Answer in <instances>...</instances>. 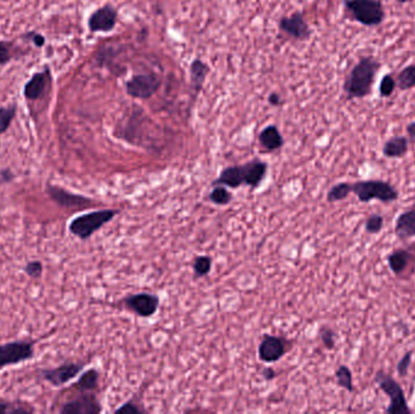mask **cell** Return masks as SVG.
I'll use <instances>...</instances> for the list:
<instances>
[{"instance_id": "cell-4", "label": "cell", "mask_w": 415, "mask_h": 414, "mask_svg": "<svg viewBox=\"0 0 415 414\" xmlns=\"http://www.w3.org/2000/svg\"><path fill=\"white\" fill-rule=\"evenodd\" d=\"M352 192L357 196L358 199L367 203L372 199H379L382 202H394L399 198V192L391 186L390 184L382 180H363L351 185Z\"/></svg>"}, {"instance_id": "cell-9", "label": "cell", "mask_w": 415, "mask_h": 414, "mask_svg": "<svg viewBox=\"0 0 415 414\" xmlns=\"http://www.w3.org/2000/svg\"><path fill=\"white\" fill-rule=\"evenodd\" d=\"M84 366L82 363H75V362H67L63 365L55 367V368L43 369V379L49 381L51 386H61L67 384L68 381L75 379L79 373L83 371Z\"/></svg>"}, {"instance_id": "cell-29", "label": "cell", "mask_w": 415, "mask_h": 414, "mask_svg": "<svg viewBox=\"0 0 415 414\" xmlns=\"http://www.w3.org/2000/svg\"><path fill=\"white\" fill-rule=\"evenodd\" d=\"M209 198H210L212 203L219 204V206H226V204H229L231 202L232 195L225 187L217 186L212 191Z\"/></svg>"}, {"instance_id": "cell-41", "label": "cell", "mask_w": 415, "mask_h": 414, "mask_svg": "<svg viewBox=\"0 0 415 414\" xmlns=\"http://www.w3.org/2000/svg\"><path fill=\"white\" fill-rule=\"evenodd\" d=\"M262 374H264L266 381H272L276 377V372L272 368H266Z\"/></svg>"}, {"instance_id": "cell-20", "label": "cell", "mask_w": 415, "mask_h": 414, "mask_svg": "<svg viewBox=\"0 0 415 414\" xmlns=\"http://www.w3.org/2000/svg\"><path fill=\"white\" fill-rule=\"evenodd\" d=\"M208 73H209V67L207 63L200 58L193 60V63L190 66V78H191L192 89L195 92H200V89L203 87Z\"/></svg>"}, {"instance_id": "cell-27", "label": "cell", "mask_w": 415, "mask_h": 414, "mask_svg": "<svg viewBox=\"0 0 415 414\" xmlns=\"http://www.w3.org/2000/svg\"><path fill=\"white\" fill-rule=\"evenodd\" d=\"M335 376H337V381L339 386L344 388V389L347 390V391H352V373L350 371L349 367H346V366H340V367L337 369Z\"/></svg>"}, {"instance_id": "cell-35", "label": "cell", "mask_w": 415, "mask_h": 414, "mask_svg": "<svg viewBox=\"0 0 415 414\" xmlns=\"http://www.w3.org/2000/svg\"><path fill=\"white\" fill-rule=\"evenodd\" d=\"M13 50L9 43L0 42V66L11 61Z\"/></svg>"}, {"instance_id": "cell-8", "label": "cell", "mask_w": 415, "mask_h": 414, "mask_svg": "<svg viewBox=\"0 0 415 414\" xmlns=\"http://www.w3.org/2000/svg\"><path fill=\"white\" fill-rule=\"evenodd\" d=\"M117 20H118L117 9L113 8L112 5H104L90 15L87 27L92 33H99V32L107 33L116 27Z\"/></svg>"}, {"instance_id": "cell-28", "label": "cell", "mask_w": 415, "mask_h": 414, "mask_svg": "<svg viewBox=\"0 0 415 414\" xmlns=\"http://www.w3.org/2000/svg\"><path fill=\"white\" fill-rule=\"evenodd\" d=\"M397 87V82L392 75H385L379 84V95L380 97H390Z\"/></svg>"}, {"instance_id": "cell-31", "label": "cell", "mask_w": 415, "mask_h": 414, "mask_svg": "<svg viewBox=\"0 0 415 414\" xmlns=\"http://www.w3.org/2000/svg\"><path fill=\"white\" fill-rule=\"evenodd\" d=\"M32 412H33V410L29 408V407L16 406V405H13L10 402L0 400V414L32 413Z\"/></svg>"}, {"instance_id": "cell-17", "label": "cell", "mask_w": 415, "mask_h": 414, "mask_svg": "<svg viewBox=\"0 0 415 414\" xmlns=\"http://www.w3.org/2000/svg\"><path fill=\"white\" fill-rule=\"evenodd\" d=\"M259 141L262 147L267 151H276L281 149L284 144L282 134L279 133V128L276 125L266 127L259 135Z\"/></svg>"}, {"instance_id": "cell-5", "label": "cell", "mask_w": 415, "mask_h": 414, "mask_svg": "<svg viewBox=\"0 0 415 414\" xmlns=\"http://www.w3.org/2000/svg\"><path fill=\"white\" fill-rule=\"evenodd\" d=\"M375 381L378 383L380 389L390 398V406L387 412L389 414H411V410L408 408L407 401L404 398L402 388L394 378L384 372L377 373Z\"/></svg>"}, {"instance_id": "cell-42", "label": "cell", "mask_w": 415, "mask_h": 414, "mask_svg": "<svg viewBox=\"0 0 415 414\" xmlns=\"http://www.w3.org/2000/svg\"><path fill=\"white\" fill-rule=\"evenodd\" d=\"M407 134L411 139H415V122H411L407 125Z\"/></svg>"}, {"instance_id": "cell-26", "label": "cell", "mask_w": 415, "mask_h": 414, "mask_svg": "<svg viewBox=\"0 0 415 414\" xmlns=\"http://www.w3.org/2000/svg\"><path fill=\"white\" fill-rule=\"evenodd\" d=\"M352 192V186L349 183H340L332 187L328 192L327 199L328 202H338L346 198Z\"/></svg>"}, {"instance_id": "cell-10", "label": "cell", "mask_w": 415, "mask_h": 414, "mask_svg": "<svg viewBox=\"0 0 415 414\" xmlns=\"http://www.w3.org/2000/svg\"><path fill=\"white\" fill-rule=\"evenodd\" d=\"M279 29L296 41H306L311 36V29L303 13H294L291 16L282 17L279 21Z\"/></svg>"}, {"instance_id": "cell-19", "label": "cell", "mask_w": 415, "mask_h": 414, "mask_svg": "<svg viewBox=\"0 0 415 414\" xmlns=\"http://www.w3.org/2000/svg\"><path fill=\"white\" fill-rule=\"evenodd\" d=\"M247 168V183L250 187H257L262 184V180L265 178L266 171H267V164L264 161L255 159L245 164Z\"/></svg>"}, {"instance_id": "cell-13", "label": "cell", "mask_w": 415, "mask_h": 414, "mask_svg": "<svg viewBox=\"0 0 415 414\" xmlns=\"http://www.w3.org/2000/svg\"><path fill=\"white\" fill-rule=\"evenodd\" d=\"M101 406L94 395H82L73 401L67 402L60 410L63 414H97Z\"/></svg>"}, {"instance_id": "cell-37", "label": "cell", "mask_w": 415, "mask_h": 414, "mask_svg": "<svg viewBox=\"0 0 415 414\" xmlns=\"http://www.w3.org/2000/svg\"><path fill=\"white\" fill-rule=\"evenodd\" d=\"M117 413H125V414H137L140 413V408H137L133 403H125L124 406H122L121 408L117 410Z\"/></svg>"}, {"instance_id": "cell-25", "label": "cell", "mask_w": 415, "mask_h": 414, "mask_svg": "<svg viewBox=\"0 0 415 414\" xmlns=\"http://www.w3.org/2000/svg\"><path fill=\"white\" fill-rule=\"evenodd\" d=\"M16 116V105L8 107H0V137L8 132L9 127Z\"/></svg>"}, {"instance_id": "cell-43", "label": "cell", "mask_w": 415, "mask_h": 414, "mask_svg": "<svg viewBox=\"0 0 415 414\" xmlns=\"http://www.w3.org/2000/svg\"><path fill=\"white\" fill-rule=\"evenodd\" d=\"M399 4H408V3H413L415 0H396Z\"/></svg>"}, {"instance_id": "cell-16", "label": "cell", "mask_w": 415, "mask_h": 414, "mask_svg": "<svg viewBox=\"0 0 415 414\" xmlns=\"http://www.w3.org/2000/svg\"><path fill=\"white\" fill-rule=\"evenodd\" d=\"M49 82V70L46 68L44 72H38L32 78L25 84L23 95L29 101H37L41 99L45 92L46 85Z\"/></svg>"}, {"instance_id": "cell-6", "label": "cell", "mask_w": 415, "mask_h": 414, "mask_svg": "<svg viewBox=\"0 0 415 414\" xmlns=\"http://www.w3.org/2000/svg\"><path fill=\"white\" fill-rule=\"evenodd\" d=\"M33 343L28 340H17L0 345V368L17 365L33 357Z\"/></svg>"}, {"instance_id": "cell-1", "label": "cell", "mask_w": 415, "mask_h": 414, "mask_svg": "<svg viewBox=\"0 0 415 414\" xmlns=\"http://www.w3.org/2000/svg\"><path fill=\"white\" fill-rule=\"evenodd\" d=\"M380 63L373 56H363L345 79L344 92L347 100L365 99L372 92Z\"/></svg>"}, {"instance_id": "cell-21", "label": "cell", "mask_w": 415, "mask_h": 414, "mask_svg": "<svg viewBox=\"0 0 415 414\" xmlns=\"http://www.w3.org/2000/svg\"><path fill=\"white\" fill-rule=\"evenodd\" d=\"M407 152L408 139L406 137H391L382 147V154L387 158H401Z\"/></svg>"}, {"instance_id": "cell-14", "label": "cell", "mask_w": 415, "mask_h": 414, "mask_svg": "<svg viewBox=\"0 0 415 414\" xmlns=\"http://www.w3.org/2000/svg\"><path fill=\"white\" fill-rule=\"evenodd\" d=\"M286 354L284 340L279 336H265L262 344L259 346V357L260 360L267 363L279 361Z\"/></svg>"}, {"instance_id": "cell-18", "label": "cell", "mask_w": 415, "mask_h": 414, "mask_svg": "<svg viewBox=\"0 0 415 414\" xmlns=\"http://www.w3.org/2000/svg\"><path fill=\"white\" fill-rule=\"evenodd\" d=\"M396 235L402 240L415 236V211H406L399 216L396 223Z\"/></svg>"}, {"instance_id": "cell-38", "label": "cell", "mask_w": 415, "mask_h": 414, "mask_svg": "<svg viewBox=\"0 0 415 414\" xmlns=\"http://www.w3.org/2000/svg\"><path fill=\"white\" fill-rule=\"evenodd\" d=\"M27 37L31 38V41H32L34 46H38V48H41V46L45 44V38L43 37L42 34L29 33L27 34Z\"/></svg>"}, {"instance_id": "cell-32", "label": "cell", "mask_w": 415, "mask_h": 414, "mask_svg": "<svg viewBox=\"0 0 415 414\" xmlns=\"http://www.w3.org/2000/svg\"><path fill=\"white\" fill-rule=\"evenodd\" d=\"M384 225V219L380 216H372L367 219L365 223V231L368 233H378L382 228Z\"/></svg>"}, {"instance_id": "cell-24", "label": "cell", "mask_w": 415, "mask_h": 414, "mask_svg": "<svg viewBox=\"0 0 415 414\" xmlns=\"http://www.w3.org/2000/svg\"><path fill=\"white\" fill-rule=\"evenodd\" d=\"M397 87L404 92V90H409L415 87V63L409 65V66L404 67L399 75H397Z\"/></svg>"}, {"instance_id": "cell-33", "label": "cell", "mask_w": 415, "mask_h": 414, "mask_svg": "<svg viewBox=\"0 0 415 414\" xmlns=\"http://www.w3.org/2000/svg\"><path fill=\"white\" fill-rule=\"evenodd\" d=\"M26 275H28L29 277L41 278L43 275V264L41 261H29L28 264L25 266Z\"/></svg>"}, {"instance_id": "cell-40", "label": "cell", "mask_w": 415, "mask_h": 414, "mask_svg": "<svg viewBox=\"0 0 415 414\" xmlns=\"http://www.w3.org/2000/svg\"><path fill=\"white\" fill-rule=\"evenodd\" d=\"M269 102H270L272 106H279V105H282L283 99L279 95V94H277V92H272V94L269 96Z\"/></svg>"}, {"instance_id": "cell-2", "label": "cell", "mask_w": 415, "mask_h": 414, "mask_svg": "<svg viewBox=\"0 0 415 414\" xmlns=\"http://www.w3.org/2000/svg\"><path fill=\"white\" fill-rule=\"evenodd\" d=\"M344 5L353 20L365 27H377L385 18L380 0H344Z\"/></svg>"}, {"instance_id": "cell-7", "label": "cell", "mask_w": 415, "mask_h": 414, "mask_svg": "<svg viewBox=\"0 0 415 414\" xmlns=\"http://www.w3.org/2000/svg\"><path fill=\"white\" fill-rule=\"evenodd\" d=\"M161 78L153 73L133 75L125 84L128 95L134 99L147 100L152 97L161 87Z\"/></svg>"}, {"instance_id": "cell-11", "label": "cell", "mask_w": 415, "mask_h": 414, "mask_svg": "<svg viewBox=\"0 0 415 414\" xmlns=\"http://www.w3.org/2000/svg\"><path fill=\"white\" fill-rule=\"evenodd\" d=\"M125 305L141 317H151L157 312L159 299L153 294L140 293L125 299Z\"/></svg>"}, {"instance_id": "cell-34", "label": "cell", "mask_w": 415, "mask_h": 414, "mask_svg": "<svg viewBox=\"0 0 415 414\" xmlns=\"http://www.w3.org/2000/svg\"><path fill=\"white\" fill-rule=\"evenodd\" d=\"M320 334L324 346L329 349V350H332L334 348V345H335V338H334L335 334H334V331L332 329H329V328H322Z\"/></svg>"}, {"instance_id": "cell-22", "label": "cell", "mask_w": 415, "mask_h": 414, "mask_svg": "<svg viewBox=\"0 0 415 414\" xmlns=\"http://www.w3.org/2000/svg\"><path fill=\"white\" fill-rule=\"evenodd\" d=\"M97 384H99V372L96 369H89L80 376L78 381L75 384V388L80 393H87V391L95 390Z\"/></svg>"}, {"instance_id": "cell-23", "label": "cell", "mask_w": 415, "mask_h": 414, "mask_svg": "<svg viewBox=\"0 0 415 414\" xmlns=\"http://www.w3.org/2000/svg\"><path fill=\"white\" fill-rule=\"evenodd\" d=\"M409 259H411V254L408 253L407 250H397L387 258V261H389V266L392 270V272L399 275L402 274L407 267Z\"/></svg>"}, {"instance_id": "cell-30", "label": "cell", "mask_w": 415, "mask_h": 414, "mask_svg": "<svg viewBox=\"0 0 415 414\" xmlns=\"http://www.w3.org/2000/svg\"><path fill=\"white\" fill-rule=\"evenodd\" d=\"M210 269H212V259L210 258L207 257V255H202V257H198L195 259L193 270H195V274L197 277L207 276L210 272Z\"/></svg>"}, {"instance_id": "cell-36", "label": "cell", "mask_w": 415, "mask_h": 414, "mask_svg": "<svg viewBox=\"0 0 415 414\" xmlns=\"http://www.w3.org/2000/svg\"><path fill=\"white\" fill-rule=\"evenodd\" d=\"M411 352H407V354L402 357V360L399 361V365H397V371H399V374L401 377H404V376L407 374L409 366H411Z\"/></svg>"}, {"instance_id": "cell-39", "label": "cell", "mask_w": 415, "mask_h": 414, "mask_svg": "<svg viewBox=\"0 0 415 414\" xmlns=\"http://www.w3.org/2000/svg\"><path fill=\"white\" fill-rule=\"evenodd\" d=\"M14 179L13 171L10 169H4L0 171V180L1 183H10Z\"/></svg>"}, {"instance_id": "cell-15", "label": "cell", "mask_w": 415, "mask_h": 414, "mask_svg": "<svg viewBox=\"0 0 415 414\" xmlns=\"http://www.w3.org/2000/svg\"><path fill=\"white\" fill-rule=\"evenodd\" d=\"M247 183V168L244 166H235L226 168L221 171L220 176L216 179L212 185H224V186L237 189Z\"/></svg>"}, {"instance_id": "cell-12", "label": "cell", "mask_w": 415, "mask_h": 414, "mask_svg": "<svg viewBox=\"0 0 415 414\" xmlns=\"http://www.w3.org/2000/svg\"><path fill=\"white\" fill-rule=\"evenodd\" d=\"M46 192L49 193L53 201L63 208H85L92 204V199L84 196L75 195L61 187L48 186Z\"/></svg>"}, {"instance_id": "cell-3", "label": "cell", "mask_w": 415, "mask_h": 414, "mask_svg": "<svg viewBox=\"0 0 415 414\" xmlns=\"http://www.w3.org/2000/svg\"><path fill=\"white\" fill-rule=\"evenodd\" d=\"M117 214L118 211L114 209L92 211L75 218L68 228L72 235H75L80 240H87L97 230H100L102 226L109 223Z\"/></svg>"}]
</instances>
